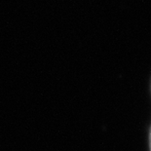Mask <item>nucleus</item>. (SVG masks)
<instances>
[{
  "label": "nucleus",
  "mask_w": 151,
  "mask_h": 151,
  "mask_svg": "<svg viewBox=\"0 0 151 151\" xmlns=\"http://www.w3.org/2000/svg\"><path fill=\"white\" fill-rule=\"evenodd\" d=\"M150 151H151V131H150Z\"/></svg>",
  "instance_id": "f257e3e1"
}]
</instances>
